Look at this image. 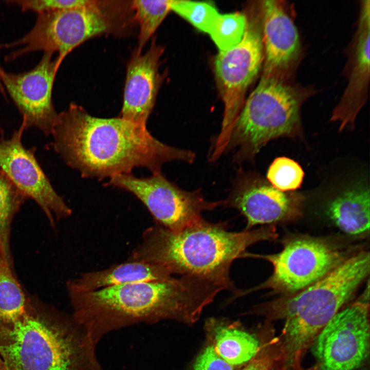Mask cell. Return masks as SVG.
Returning a JSON list of instances; mask_svg holds the SVG:
<instances>
[{
    "mask_svg": "<svg viewBox=\"0 0 370 370\" xmlns=\"http://www.w3.org/2000/svg\"><path fill=\"white\" fill-rule=\"evenodd\" d=\"M12 263L0 249V321L3 322L23 314L31 301L15 277Z\"/></svg>",
    "mask_w": 370,
    "mask_h": 370,
    "instance_id": "ffe728a7",
    "label": "cell"
},
{
    "mask_svg": "<svg viewBox=\"0 0 370 370\" xmlns=\"http://www.w3.org/2000/svg\"><path fill=\"white\" fill-rule=\"evenodd\" d=\"M277 235L274 226L232 232L227 222L203 219L173 232L155 223L143 231L127 261L161 266L172 275L206 279L234 292L237 289L230 277L233 262L250 246Z\"/></svg>",
    "mask_w": 370,
    "mask_h": 370,
    "instance_id": "7a4b0ae2",
    "label": "cell"
},
{
    "mask_svg": "<svg viewBox=\"0 0 370 370\" xmlns=\"http://www.w3.org/2000/svg\"><path fill=\"white\" fill-rule=\"evenodd\" d=\"M351 254L328 240L300 236L284 243L279 252L271 254L244 252L239 258H255L271 263L273 272L263 283L247 289H237L231 300L261 289L284 297L293 294L318 281Z\"/></svg>",
    "mask_w": 370,
    "mask_h": 370,
    "instance_id": "ba28073f",
    "label": "cell"
},
{
    "mask_svg": "<svg viewBox=\"0 0 370 370\" xmlns=\"http://www.w3.org/2000/svg\"><path fill=\"white\" fill-rule=\"evenodd\" d=\"M53 54L44 52L39 62L29 71L14 73L4 70L2 75L5 92L22 115L26 129L36 127L46 136L51 134L59 114L54 107L52 92L60 66Z\"/></svg>",
    "mask_w": 370,
    "mask_h": 370,
    "instance_id": "5bb4252c",
    "label": "cell"
},
{
    "mask_svg": "<svg viewBox=\"0 0 370 370\" xmlns=\"http://www.w3.org/2000/svg\"><path fill=\"white\" fill-rule=\"evenodd\" d=\"M218 293L213 283L184 275L68 294L75 315L83 320L169 319L192 325Z\"/></svg>",
    "mask_w": 370,
    "mask_h": 370,
    "instance_id": "3957f363",
    "label": "cell"
},
{
    "mask_svg": "<svg viewBox=\"0 0 370 370\" xmlns=\"http://www.w3.org/2000/svg\"><path fill=\"white\" fill-rule=\"evenodd\" d=\"M327 214L336 226L351 235L369 231V189L365 186L353 187L334 198Z\"/></svg>",
    "mask_w": 370,
    "mask_h": 370,
    "instance_id": "ac0fdd59",
    "label": "cell"
},
{
    "mask_svg": "<svg viewBox=\"0 0 370 370\" xmlns=\"http://www.w3.org/2000/svg\"><path fill=\"white\" fill-rule=\"evenodd\" d=\"M170 9L196 28L207 33H209L219 14L213 4L205 2L171 0Z\"/></svg>",
    "mask_w": 370,
    "mask_h": 370,
    "instance_id": "d4e9b609",
    "label": "cell"
},
{
    "mask_svg": "<svg viewBox=\"0 0 370 370\" xmlns=\"http://www.w3.org/2000/svg\"><path fill=\"white\" fill-rule=\"evenodd\" d=\"M0 370H7L5 364L0 356Z\"/></svg>",
    "mask_w": 370,
    "mask_h": 370,
    "instance_id": "4dcf8cb0",
    "label": "cell"
},
{
    "mask_svg": "<svg viewBox=\"0 0 370 370\" xmlns=\"http://www.w3.org/2000/svg\"><path fill=\"white\" fill-rule=\"evenodd\" d=\"M247 24V17L243 13H219L208 34L219 51H225L241 41Z\"/></svg>",
    "mask_w": 370,
    "mask_h": 370,
    "instance_id": "cb8c5ba5",
    "label": "cell"
},
{
    "mask_svg": "<svg viewBox=\"0 0 370 370\" xmlns=\"http://www.w3.org/2000/svg\"><path fill=\"white\" fill-rule=\"evenodd\" d=\"M37 15L29 32L10 43V48H18L13 58L38 51L56 52L60 66L83 42L104 34L124 35L136 24L131 1L90 0L83 6Z\"/></svg>",
    "mask_w": 370,
    "mask_h": 370,
    "instance_id": "8992f818",
    "label": "cell"
},
{
    "mask_svg": "<svg viewBox=\"0 0 370 370\" xmlns=\"http://www.w3.org/2000/svg\"><path fill=\"white\" fill-rule=\"evenodd\" d=\"M165 268L138 261H126L109 268L81 273L66 283L68 293L97 290L130 283L161 281L171 278Z\"/></svg>",
    "mask_w": 370,
    "mask_h": 370,
    "instance_id": "e0dca14e",
    "label": "cell"
},
{
    "mask_svg": "<svg viewBox=\"0 0 370 370\" xmlns=\"http://www.w3.org/2000/svg\"><path fill=\"white\" fill-rule=\"evenodd\" d=\"M26 129L22 122L10 138L0 140V170L27 198L36 202L54 227L56 221L70 216L72 210L43 172L35 149L23 145L22 137Z\"/></svg>",
    "mask_w": 370,
    "mask_h": 370,
    "instance_id": "4fadbf2b",
    "label": "cell"
},
{
    "mask_svg": "<svg viewBox=\"0 0 370 370\" xmlns=\"http://www.w3.org/2000/svg\"><path fill=\"white\" fill-rule=\"evenodd\" d=\"M260 349L242 370H290L287 358L271 325L262 332Z\"/></svg>",
    "mask_w": 370,
    "mask_h": 370,
    "instance_id": "603a6c76",
    "label": "cell"
},
{
    "mask_svg": "<svg viewBox=\"0 0 370 370\" xmlns=\"http://www.w3.org/2000/svg\"><path fill=\"white\" fill-rule=\"evenodd\" d=\"M4 71V69L0 65V92L6 98V93L2 82V75Z\"/></svg>",
    "mask_w": 370,
    "mask_h": 370,
    "instance_id": "f546056e",
    "label": "cell"
},
{
    "mask_svg": "<svg viewBox=\"0 0 370 370\" xmlns=\"http://www.w3.org/2000/svg\"><path fill=\"white\" fill-rule=\"evenodd\" d=\"M369 304L358 300L339 310L311 344L321 370H355L367 358Z\"/></svg>",
    "mask_w": 370,
    "mask_h": 370,
    "instance_id": "8fae6325",
    "label": "cell"
},
{
    "mask_svg": "<svg viewBox=\"0 0 370 370\" xmlns=\"http://www.w3.org/2000/svg\"><path fill=\"white\" fill-rule=\"evenodd\" d=\"M106 186L134 195L153 216L155 223L179 232L204 218L202 212L223 205V200H206L200 190L184 191L169 181L162 174L138 178L131 173L114 175Z\"/></svg>",
    "mask_w": 370,
    "mask_h": 370,
    "instance_id": "30bf717a",
    "label": "cell"
},
{
    "mask_svg": "<svg viewBox=\"0 0 370 370\" xmlns=\"http://www.w3.org/2000/svg\"><path fill=\"white\" fill-rule=\"evenodd\" d=\"M300 100L293 90L264 73L232 127L227 149H236L235 160H253L270 141L302 136Z\"/></svg>",
    "mask_w": 370,
    "mask_h": 370,
    "instance_id": "52a82bcc",
    "label": "cell"
},
{
    "mask_svg": "<svg viewBox=\"0 0 370 370\" xmlns=\"http://www.w3.org/2000/svg\"><path fill=\"white\" fill-rule=\"evenodd\" d=\"M51 134L56 152L85 178H110L139 167L161 173L166 162L195 158L192 151L160 142L145 126L118 116L94 117L75 103L58 114Z\"/></svg>",
    "mask_w": 370,
    "mask_h": 370,
    "instance_id": "6da1fadb",
    "label": "cell"
},
{
    "mask_svg": "<svg viewBox=\"0 0 370 370\" xmlns=\"http://www.w3.org/2000/svg\"><path fill=\"white\" fill-rule=\"evenodd\" d=\"M27 198L0 170V249L12 260L9 239L12 219Z\"/></svg>",
    "mask_w": 370,
    "mask_h": 370,
    "instance_id": "7402d4cb",
    "label": "cell"
},
{
    "mask_svg": "<svg viewBox=\"0 0 370 370\" xmlns=\"http://www.w3.org/2000/svg\"><path fill=\"white\" fill-rule=\"evenodd\" d=\"M164 51L155 41L144 54L136 49L126 66L123 102L118 117L146 126L160 86L159 62Z\"/></svg>",
    "mask_w": 370,
    "mask_h": 370,
    "instance_id": "9a60e30c",
    "label": "cell"
},
{
    "mask_svg": "<svg viewBox=\"0 0 370 370\" xmlns=\"http://www.w3.org/2000/svg\"><path fill=\"white\" fill-rule=\"evenodd\" d=\"M213 346L217 353L233 366L247 364L256 355L260 341L243 330L219 325L214 328Z\"/></svg>",
    "mask_w": 370,
    "mask_h": 370,
    "instance_id": "d6986e66",
    "label": "cell"
},
{
    "mask_svg": "<svg viewBox=\"0 0 370 370\" xmlns=\"http://www.w3.org/2000/svg\"><path fill=\"white\" fill-rule=\"evenodd\" d=\"M369 256V251L355 252L305 289L253 308L268 322L284 320L278 338L290 369L301 363L319 332L368 276Z\"/></svg>",
    "mask_w": 370,
    "mask_h": 370,
    "instance_id": "277c9868",
    "label": "cell"
},
{
    "mask_svg": "<svg viewBox=\"0 0 370 370\" xmlns=\"http://www.w3.org/2000/svg\"><path fill=\"white\" fill-rule=\"evenodd\" d=\"M291 370H321L319 364L317 363L314 365L312 366L309 368H303L301 363L295 365Z\"/></svg>",
    "mask_w": 370,
    "mask_h": 370,
    "instance_id": "f1b7e54d",
    "label": "cell"
},
{
    "mask_svg": "<svg viewBox=\"0 0 370 370\" xmlns=\"http://www.w3.org/2000/svg\"><path fill=\"white\" fill-rule=\"evenodd\" d=\"M304 172L294 160L286 157L275 158L269 166L267 181L276 189L283 192H293L301 188Z\"/></svg>",
    "mask_w": 370,
    "mask_h": 370,
    "instance_id": "484cf974",
    "label": "cell"
},
{
    "mask_svg": "<svg viewBox=\"0 0 370 370\" xmlns=\"http://www.w3.org/2000/svg\"><path fill=\"white\" fill-rule=\"evenodd\" d=\"M194 370H235L216 351L213 345L207 346L197 358Z\"/></svg>",
    "mask_w": 370,
    "mask_h": 370,
    "instance_id": "83f0119b",
    "label": "cell"
},
{
    "mask_svg": "<svg viewBox=\"0 0 370 370\" xmlns=\"http://www.w3.org/2000/svg\"><path fill=\"white\" fill-rule=\"evenodd\" d=\"M89 2L90 0H16L7 1V3L17 6L23 11H33L38 14L79 7Z\"/></svg>",
    "mask_w": 370,
    "mask_h": 370,
    "instance_id": "4316f807",
    "label": "cell"
},
{
    "mask_svg": "<svg viewBox=\"0 0 370 370\" xmlns=\"http://www.w3.org/2000/svg\"><path fill=\"white\" fill-rule=\"evenodd\" d=\"M171 0L131 1L134 18L139 26L136 50L141 53L147 42L171 11Z\"/></svg>",
    "mask_w": 370,
    "mask_h": 370,
    "instance_id": "44dd1931",
    "label": "cell"
},
{
    "mask_svg": "<svg viewBox=\"0 0 370 370\" xmlns=\"http://www.w3.org/2000/svg\"><path fill=\"white\" fill-rule=\"evenodd\" d=\"M264 73L287 67L298 57L300 43L297 29L289 16L275 1L262 4Z\"/></svg>",
    "mask_w": 370,
    "mask_h": 370,
    "instance_id": "2e32d148",
    "label": "cell"
},
{
    "mask_svg": "<svg viewBox=\"0 0 370 370\" xmlns=\"http://www.w3.org/2000/svg\"><path fill=\"white\" fill-rule=\"evenodd\" d=\"M305 199L300 193L276 189L256 173L242 172L223 205L238 210L246 219L244 230H249L296 220L302 214Z\"/></svg>",
    "mask_w": 370,
    "mask_h": 370,
    "instance_id": "7c38bea8",
    "label": "cell"
},
{
    "mask_svg": "<svg viewBox=\"0 0 370 370\" xmlns=\"http://www.w3.org/2000/svg\"><path fill=\"white\" fill-rule=\"evenodd\" d=\"M261 29L256 20L247 18L241 41L228 50L219 51L215 58V78L224 113L220 132L210 156L213 160L226 150L246 92L262 67L264 55Z\"/></svg>",
    "mask_w": 370,
    "mask_h": 370,
    "instance_id": "9c48e42d",
    "label": "cell"
},
{
    "mask_svg": "<svg viewBox=\"0 0 370 370\" xmlns=\"http://www.w3.org/2000/svg\"><path fill=\"white\" fill-rule=\"evenodd\" d=\"M68 325L31 300L23 314L0 321V356L7 370H83L87 353Z\"/></svg>",
    "mask_w": 370,
    "mask_h": 370,
    "instance_id": "5b68a950",
    "label": "cell"
}]
</instances>
